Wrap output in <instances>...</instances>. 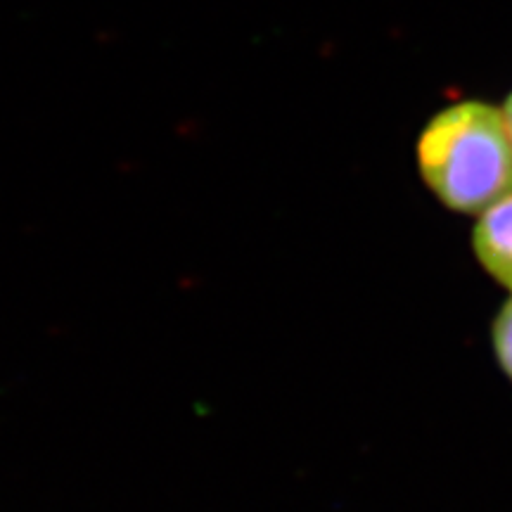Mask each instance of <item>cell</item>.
Masks as SVG:
<instances>
[{
    "instance_id": "cell-3",
    "label": "cell",
    "mask_w": 512,
    "mask_h": 512,
    "mask_svg": "<svg viewBox=\"0 0 512 512\" xmlns=\"http://www.w3.org/2000/svg\"><path fill=\"white\" fill-rule=\"evenodd\" d=\"M491 349L501 373L512 382V294L491 320Z\"/></svg>"
},
{
    "instance_id": "cell-2",
    "label": "cell",
    "mask_w": 512,
    "mask_h": 512,
    "mask_svg": "<svg viewBox=\"0 0 512 512\" xmlns=\"http://www.w3.org/2000/svg\"><path fill=\"white\" fill-rule=\"evenodd\" d=\"M472 254L482 271L512 294V192L477 216Z\"/></svg>"
},
{
    "instance_id": "cell-1",
    "label": "cell",
    "mask_w": 512,
    "mask_h": 512,
    "mask_svg": "<svg viewBox=\"0 0 512 512\" xmlns=\"http://www.w3.org/2000/svg\"><path fill=\"white\" fill-rule=\"evenodd\" d=\"M415 164L441 207L477 219L512 192V140L501 107L477 98L441 107L420 128Z\"/></svg>"
},
{
    "instance_id": "cell-4",
    "label": "cell",
    "mask_w": 512,
    "mask_h": 512,
    "mask_svg": "<svg viewBox=\"0 0 512 512\" xmlns=\"http://www.w3.org/2000/svg\"><path fill=\"white\" fill-rule=\"evenodd\" d=\"M501 112H503L505 126H508V133H510V140H512V91L505 95V100H503V105H501Z\"/></svg>"
}]
</instances>
